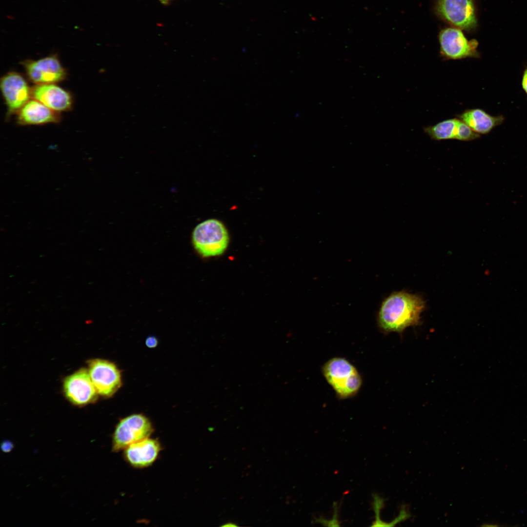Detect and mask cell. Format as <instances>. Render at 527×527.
<instances>
[{
    "label": "cell",
    "instance_id": "13",
    "mask_svg": "<svg viewBox=\"0 0 527 527\" xmlns=\"http://www.w3.org/2000/svg\"><path fill=\"white\" fill-rule=\"evenodd\" d=\"M31 97L57 111L69 110L72 104L71 95L54 83L37 84L31 89Z\"/></svg>",
    "mask_w": 527,
    "mask_h": 527
},
{
    "label": "cell",
    "instance_id": "6",
    "mask_svg": "<svg viewBox=\"0 0 527 527\" xmlns=\"http://www.w3.org/2000/svg\"><path fill=\"white\" fill-rule=\"evenodd\" d=\"M438 39L440 53L445 60H459L479 56L477 40H468L460 29L444 28L440 31Z\"/></svg>",
    "mask_w": 527,
    "mask_h": 527
},
{
    "label": "cell",
    "instance_id": "19",
    "mask_svg": "<svg viewBox=\"0 0 527 527\" xmlns=\"http://www.w3.org/2000/svg\"><path fill=\"white\" fill-rule=\"evenodd\" d=\"M500 526V525L498 523H496H496L495 522H488V523H485V524L483 525V526L492 527H499Z\"/></svg>",
    "mask_w": 527,
    "mask_h": 527
},
{
    "label": "cell",
    "instance_id": "11",
    "mask_svg": "<svg viewBox=\"0 0 527 527\" xmlns=\"http://www.w3.org/2000/svg\"><path fill=\"white\" fill-rule=\"evenodd\" d=\"M425 132L436 141L456 139L461 141H470L478 139L480 135L474 132L459 118L444 120L431 126L425 127Z\"/></svg>",
    "mask_w": 527,
    "mask_h": 527
},
{
    "label": "cell",
    "instance_id": "7",
    "mask_svg": "<svg viewBox=\"0 0 527 527\" xmlns=\"http://www.w3.org/2000/svg\"><path fill=\"white\" fill-rule=\"evenodd\" d=\"M88 372L98 394L110 397L122 385L120 370L113 363L96 359L89 361Z\"/></svg>",
    "mask_w": 527,
    "mask_h": 527
},
{
    "label": "cell",
    "instance_id": "14",
    "mask_svg": "<svg viewBox=\"0 0 527 527\" xmlns=\"http://www.w3.org/2000/svg\"><path fill=\"white\" fill-rule=\"evenodd\" d=\"M17 119L20 125H39L58 122L61 117L58 112L34 99L29 100L18 111Z\"/></svg>",
    "mask_w": 527,
    "mask_h": 527
},
{
    "label": "cell",
    "instance_id": "4",
    "mask_svg": "<svg viewBox=\"0 0 527 527\" xmlns=\"http://www.w3.org/2000/svg\"><path fill=\"white\" fill-rule=\"evenodd\" d=\"M153 427L149 419L142 414H133L122 419L112 437L113 452L124 450L129 446L150 437Z\"/></svg>",
    "mask_w": 527,
    "mask_h": 527
},
{
    "label": "cell",
    "instance_id": "16",
    "mask_svg": "<svg viewBox=\"0 0 527 527\" xmlns=\"http://www.w3.org/2000/svg\"><path fill=\"white\" fill-rule=\"evenodd\" d=\"M0 448L2 452L8 453L10 452L13 449V444L10 441L4 440L1 443Z\"/></svg>",
    "mask_w": 527,
    "mask_h": 527
},
{
    "label": "cell",
    "instance_id": "18",
    "mask_svg": "<svg viewBox=\"0 0 527 527\" xmlns=\"http://www.w3.org/2000/svg\"><path fill=\"white\" fill-rule=\"evenodd\" d=\"M522 86L524 90L527 94V69H526L524 73L522 79Z\"/></svg>",
    "mask_w": 527,
    "mask_h": 527
},
{
    "label": "cell",
    "instance_id": "20",
    "mask_svg": "<svg viewBox=\"0 0 527 527\" xmlns=\"http://www.w3.org/2000/svg\"><path fill=\"white\" fill-rule=\"evenodd\" d=\"M222 526H223V527H228V526L232 527V526H236V525H235V524H234L233 523H230V524L227 523V524H225V525H223Z\"/></svg>",
    "mask_w": 527,
    "mask_h": 527
},
{
    "label": "cell",
    "instance_id": "3",
    "mask_svg": "<svg viewBox=\"0 0 527 527\" xmlns=\"http://www.w3.org/2000/svg\"><path fill=\"white\" fill-rule=\"evenodd\" d=\"M229 240L224 224L215 219H208L198 224L192 234L193 246L203 258L223 254L228 246Z\"/></svg>",
    "mask_w": 527,
    "mask_h": 527
},
{
    "label": "cell",
    "instance_id": "15",
    "mask_svg": "<svg viewBox=\"0 0 527 527\" xmlns=\"http://www.w3.org/2000/svg\"><path fill=\"white\" fill-rule=\"evenodd\" d=\"M458 117L479 135L488 133L504 120L502 116H492L478 108L466 110Z\"/></svg>",
    "mask_w": 527,
    "mask_h": 527
},
{
    "label": "cell",
    "instance_id": "9",
    "mask_svg": "<svg viewBox=\"0 0 527 527\" xmlns=\"http://www.w3.org/2000/svg\"><path fill=\"white\" fill-rule=\"evenodd\" d=\"M28 78L36 84L55 83L63 81L66 73L56 55L23 63Z\"/></svg>",
    "mask_w": 527,
    "mask_h": 527
},
{
    "label": "cell",
    "instance_id": "5",
    "mask_svg": "<svg viewBox=\"0 0 527 527\" xmlns=\"http://www.w3.org/2000/svg\"><path fill=\"white\" fill-rule=\"evenodd\" d=\"M435 11L442 20L454 27L471 31L477 26L473 0H437Z\"/></svg>",
    "mask_w": 527,
    "mask_h": 527
},
{
    "label": "cell",
    "instance_id": "2",
    "mask_svg": "<svg viewBox=\"0 0 527 527\" xmlns=\"http://www.w3.org/2000/svg\"><path fill=\"white\" fill-rule=\"evenodd\" d=\"M325 379L340 399H347L356 394L362 380L356 367L346 359L334 357L323 365Z\"/></svg>",
    "mask_w": 527,
    "mask_h": 527
},
{
    "label": "cell",
    "instance_id": "12",
    "mask_svg": "<svg viewBox=\"0 0 527 527\" xmlns=\"http://www.w3.org/2000/svg\"><path fill=\"white\" fill-rule=\"evenodd\" d=\"M161 449V445L158 440L149 437L126 447L123 450V456L125 460L130 466L135 468H142L152 465Z\"/></svg>",
    "mask_w": 527,
    "mask_h": 527
},
{
    "label": "cell",
    "instance_id": "8",
    "mask_svg": "<svg viewBox=\"0 0 527 527\" xmlns=\"http://www.w3.org/2000/svg\"><path fill=\"white\" fill-rule=\"evenodd\" d=\"M63 386L66 398L75 405H84L97 400L98 393L86 369L81 368L66 377Z\"/></svg>",
    "mask_w": 527,
    "mask_h": 527
},
{
    "label": "cell",
    "instance_id": "10",
    "mask_svg": "<svg viewBox=\"0 0 527 527\" xmlns=\"http://www.w3.org/2000/svg\"><path fill=\"white\" fill-rule=\"evenodd\" d=\"M0 87L8 114L18 112L31 97V89L24 78L15 72L4 75Z\"/></svg>",
    "mask_w": 527,
    "mask_h": 527
},
{
    "label": "cell",
    "instance_id": "1",
    "mask_svg": "<svg viewBox=\"0 0 527 527\" xmlns=\"http://www.w3.org/2000/svg\"><path fill=\"white\" fill-rule=\"evenodd\" d=\"M426 303L420 295L401 291L394 292L382 302L377 314V323L385 333H402L420 322Z\"/></svg>",
    "mask_w": 527,
    "mask_h": 527
},
{
    "label": "cell",
    "instance_id": "17",
    "mask_svg": "<svg viewBox=\"0 0 527 527\" xmlns=\"http://www.w3.org/2000/svg\"><path fill=\"white\" fill-rule=\"evenodd\" d=\"M158 344L157 339L153 336L148 337L145 341L146 345L149 348H154L157 346Z\"/></svg>",
    "mask_w": 527,
    "mask_h": 527
}]
</instances>
